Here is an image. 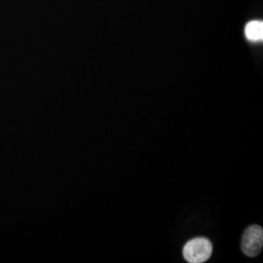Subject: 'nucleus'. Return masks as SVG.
<instances>
[{
	"mask_svg": "<svg viewBox=\"0 0 263 263\" xmlns=\"http://www.w3.org/2000/svg\"><path fill=\"white\" fill-rule=\"evenodd\" d=\"M213 253V245L203 237L194 238L187 242L183 248V256L190 263L207 261Z\"/></svg>",
	"mask_w": 263,
	"mask_h": 263,
	"instance_id": "f257e3e1",
	"label": "nucleus"
},
{
	"mask_svg": "<svg viewBox=\"0 0 263 263\" xmlns=\"http://www.w3.org/2000/svg\"><path fill=\"white\" fill-rule=\"evenodd\" d=\"M263 230L260 226H250L242 238V251L246 255L254 257L261 252Z\"/></svg>",
	"mask_w": 263,
	"mask_h": 263,
	"instance_id": "f03ea898",
	"label": "nucleus"
},
{
	"mask_svg": "<svg viewBox=\"0 0 263 263\" xmlns=\"http://www.w3.org/2000/svg\"><path fill=\"white\" fill-rule=\"evenodd\" d=\"M246 37L251 41H261L263 38V24L260 21H253L245 28Z\"/></svg>",
	"mask_w": 263,
	"mask_h": 263,
	"instance_id": "7ed1b4c3",
	"label": "nucleus"
}]
</instances>
